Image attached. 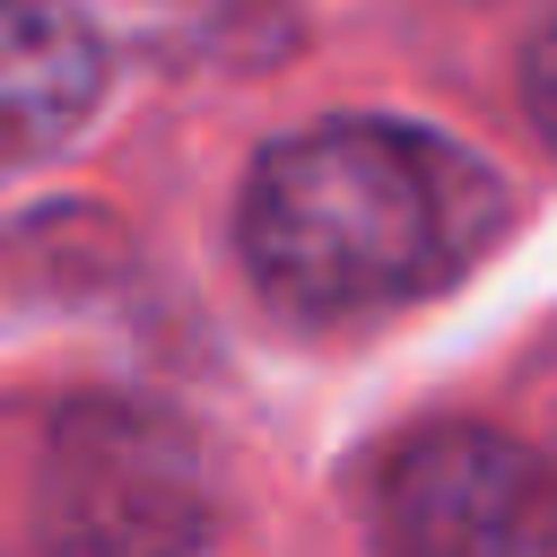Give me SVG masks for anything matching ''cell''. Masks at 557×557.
<instances>
[{"instance_id": "6da1fadb", "label": "cell", "mask_w": 557, "mask_h": 557, "mask_svg": "<svg viewBox=\"0 0 557 557\" xmlns=\"http://www.w3.org/2000/svg\"><path fill=\"white\" fill-rule=\"evenodd\" d=\"M505 235V174L426 122H313L261 148L235 244L252 287L296 322H383L444 296Z\"/></svg>"}, {"instance_id": "7a4b0ae2", "label": "cell", "mask_w": 557, "mask_h": 557, "mask_svg": "<svg viewBox=\"0 0 557 557\" xmlns=\"http://www.w3.org/2000/svg\"><path fill=\"white\" fill-rule=\"evenodd\" d=\"M209 540V470L174 409L87 392L35 453V557H191Z\"/></svg>"}, {"instance_id": "3957f363", "label": "cell", "mask_w": 557, "mask_h": 557, "mask_svg": "<svg viewBox=\"0 0 557 557\" xmlns=\"http://www.w3.org/2000/svg\"><path fill=\"white\" fill-rule=\"evenodd\" d=\"M383 557H557V470L505 426H426L374 487Z\"/></svg>"}, {"instance_id": "277c9868", "label": "cell", "mask_w": 557, "mask_h": 557, "mask_svg": "<svg viewBox=\"0 0 557 557\" xmlns=\"http://www.w3.org/2000/svg\"><path fill=\"white\" fill-rule=\"evenodd\" d=\"M104 104V44L61 0H0V165L52 157Z\"/></svg>"}, {"instance_id": "5b68a950", "label": "cell", "mask_w": 557, "mask_h": 557, "mask_svg": "<svg viewBox=\"0 0 557 557\" xmlns=\"http://www.w3.org/2000/svg\"><path fill=\"white\" fill-rule=\"evenodd\" d=\"M522 113H531V131H540V148L557 157V9L531 26V44H522Z\"/></svg>"}]
</instances>
